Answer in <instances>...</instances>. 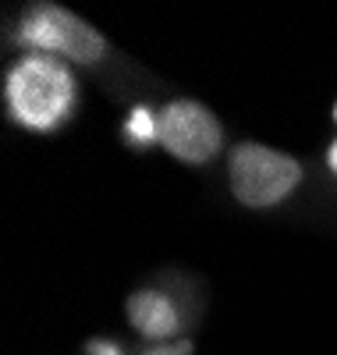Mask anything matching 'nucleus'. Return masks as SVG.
Wrapping results in <instances>:
<instances>
[{"label":"nucleus","mask_w":337,"mask_h":355,"mask_svg":"<svg viewBox=\"0 0 337 355\" xmlns=\"http://www.w3.org/2000/svg\"><path fill=\"white\" fill-rule=\"evenodd\" d=\"M157 128H160L164 150L181 164H206L221 153V142H224L221 121L196 100L167 103L164 114L157 117Z\"/></svg>","instance_id":"4"},{"label":"nucleus","mask_w":337,"mask_h":355,"mask_svg":"<svg viewBox=\"0 0 337 355\" xmlns=\"http://www.w3.org/2000/svg\"><path fill=\"white\" fill-rule=\"evenodd\" d=\"M227 174H231L234 199L241 206H252V210H266V206L284 202L302 182L298 160L259 142L234 146L227 160Z\"/></svg>","instance_id":"2"},{"label":"nucleus","mask_w":337,"mask_h":355,"mask_svg":"<svg viewBox=\"0 0 337 355\" xmlns=\"http://www.w3.org/2000/svg\"><path fill=\"white\" fill-rule=\"evenodd\" d=\"M128 320H132V327L149 338V341H167L178 334V309L174 302L167 299V295L160 291H135L128 295Z\"/></svg>","instance_id":"5"},{"label":"nucleus","mask_w":337,"mask_h":355,"mask_svg":"<svg viewBox=\"0 0 337 355\" xmlns=\"http://www.w3.org/2000/svg\"><path fill=\"white\" fill-rule=\"evenodd\" d=\"M128 135L139 139V142H153L160 139V128H157V117H153L146 107H135L132 117H128Z\"/></svg>","instance_id":"6"},{"label":"nucleus","mask_w":337,"mask_h":355,"mask_svg":"<svg viewBox=\"0 0 337 355\" xmlns=\"http://www.w3.org/2000/svg\"><path fill=\"white\" fill-rule=\"evenodd\" d=\"M189 352H192L189 345H153L142 355H189Z\"/></svg>","instance_id":"7"},{"label":"nucleus","mask_w":337,"mask_h":355,"mask_svg":"<svg viewBox=\"0 0 337 355\" xmlns=\"http://www.w3.org/2000/svg\"><path fill=\"white\" fill-rule=\"evenodd\" d=\"M8 107L15 121L28 132H53L75 110V78L71 71L46 53H33L8 71Z\"/></svg>","instance_id":"1"},{"label":"nucleus","mask_w":337,"mask_h":355,"mask_svg":"<svg viewBox=\"0 0 337 355\" xmlns=\"http://www.w3.org/2000/svg\"><path fill=\"white\" fill-rule=\"evenodd\" d=\"M18 36L25 46H36L46 57H68L78 64H96L107 53V40L89 21H82L75 11L60 4H36L18 25Z\"/></svg>","instance_id":"3"},{"label":"nucleus","mask_w":337,"mask_h":355,"mask_svg":"<svg viewBox=\"0 0 337 355\" xmlns=\"http://www.w3.org/2000/svg\"><path fill=\"white\" fill-rule=\"evenodd\" d=\"M93 355H121V352H117L114 345H100V341H96V345H93Z\"/></svg>","instance_id":"8"},{"label":"nucleus","mask_w":337,"mask_h":355,"mask_svg":"<svg viewBox=\"0 0 337 355\" xmlns=\"http://www.w3.org/2000/svg\"><path fill=\"white\" fill-rule=\"evenodd\" d=\"M327 164H330V171L337 174V142H334L330 150H327Z\"/></svg>","instance_id":"9"}]
</instances>
